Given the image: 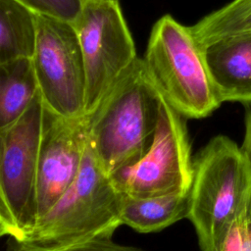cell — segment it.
I'll list each match as a JSON object with an SVG mask.
<instances>
[{
	"instance_id": "cell-15",
	"label": "cell",
	"mask_w": 251,
	"mask_h": 251,
	"mask_svg": "<svg viewBox=\"0 0 251 251\" xmlns=\"http://www.w3.org/2000/svg\"><path fill=\"white\" fill-rule=\"evenodd\" d=\"M36 15H44L73 23L84 0H14Z\"/></svg>"
},
{
	"instance_id": "cell-11",
	"label": "cell",
	"mask_w": 251,
	"mask_h": 251,
	"mask_svg": "<svg viewBox=\"0 0 251 251\" xmlns=\"http://www.w3.org/2000/svg\"><path fill=\"white\" fill-rule=\"evenodd\" d=\"M190 190L156 197H131L122 193L120 219L135 231H160L175 223L187 219Z\"/></svg>"
},
{
	"instance_id": "cell-2",
	"label": "cell",
	"mask_w": 251,
	"mask_h": 251,
	"mask_svg": "<svg viewBox=\"0 0 251 251\" xmlns=\"http://www.w3.org/2000/svg\"><path fill=\"white\" fill-rule=\"evenodd\" d=\"M159 106L160 93L138 58L97 108L85 116L89 143L110 177L146 152L155 133Z\"/></svg>"
},
{
	"instance_id": "cell-1",
	"label": "cell",
	"mask_w": 251,
	"mask_h": 251,
	"mask_svg": "<svg viewBox=\"0 0 251 251\" xmlns=\"http://www.w3.org/2000/svg\"><path fill=\"white\" fill-rule=\"evenodd\" d=\"M251 212V168L225 135L213 137L193 160L189 212L200 251H222L232 226Z\"/></svg>"
},
{
	"instance_id": "cell-14",
	"label": "cell",
	"mask_w": 251,
	"mask_h": 251,
	"mask_svg": "<svg viewBox=\"0 0 251 251\" xmlns=\"http://www.w3.org/2000/svg\"><path fill=\"white\" fill-rule=\"evenodd\" d=\"M190 29L202 47L221 38L251 32V0H231L206 15Z\"/></svg>"
},
{
	"instance_id": "cell-3",
	"label": "cell",
	"mask_w": 251,
	"mask_h": 251,
	"mask_svg": "<svg viewBox=\"0 0 251 251\" xmlns=\"http://www.w3.org/2000/svg\"><path fill=\"white\" fill-rule=\"evenodd\" d=\"M121 196L87 140L76 177L20 242L30 248L50 251L96 237L113 236L122 226Z\"/></svg>"
},
{
	"instance_id": "cell-16",
	"label": "cell",
	"mask_w": 251,
	"mask_h": 251,
	"mask_svg": "<svg viewBox=\"0 0 251 251\" xmlns=\"http://www.w3.org/2000/svg\"><path fill=\"white\" fill-rule=\"evenodd\" d=\"M7 251H44L30 248L11 237L7 241ZM50 251H145L139 247L121 244L113 240V236H101L67 248Z\"/></svg>"
},
{
	"instance_id": "cell-10",
	"label": "cell",
	"mask_w": 251,
	"mask_h": 251,
	"mask_svg": "<svg viewBox=\"0 0 251 251\" xmlns=\"http://www.w3.org/2000/svg\"><path fill=\"white\" fill-rule=\"evenodd\" d=\"M202 48L221 102L251 103V32L221 38Z\"/></svg>"
},
{
	"instance_id": "cell-9",
	"label": "cell",
	"mask_w": 251,
	"mask_h": 251,
	"mask_svg": "<svg viewBox=\"0 0 251 251\" xmlns=\"http://www.w3.org/2000/svg\"><path fill=\"white\" fill-rule=\"evenodd\" d=\"M87 140L88 126L85 116L63 118L44 107L35 187V224L76 177Z\"/></svg>"
},
{
	"instance_id": "cell-12",
	"label": "cell",
	"mask_w": 251,
	"mask_h": 251,
	"mask_svg": "<svg viewBox=\"0 0 251 251\" xmlns=\"http://www.w3.org/2000/svg\"><path fill=\"white\" fill-rule=\"evenodd\" d=\"M39 94L31 58L0 65V128L17 122Z\"/></svg>"
},
{
	"instance_id": "cell-4",
	"label": "cell",
	"mask_w": 251,
	"mask_h": 251,
	"mask_svg": "<svg viewBox=\"0 0 251 251\" xmlns=\"http://www.w3.org/2000/svg\"><path fill=\"white\" fill-rule=\"evenodd\" d=\"M142 62L156 89L182 117L205 118L222 104L202 46L190 26L171 15L153 25Z\"/></svg>"
},
{
	"instance_id": "cell-5",
	"label": "cell",
	"mask_w": 251,
	"mask_h": 251,
	"mask_svg": "<svg viewBox=\"0 0 251 251\" xmlns=\"http://www.w3.org/2000/svg\"><path fill=\"white\" fill-rule=\"evenodd\" d=\"M44 105L40 93L14 124L0 128V220L23 241L35 224L34 201Z\"/></svg>"
},
{
	"instance_id": "cell-19",
	"label": "cell",
	"mask_w": 251,
	"mask_h": 251,
	"mask_svg": "<svg viewBox=\"0 0 251 251\" xmlns=\"http://www.w3.org/2000/svg\"><path fill=\"white\" fill-rule=\"evenodd\" d=\"M3 236H8V232H7V229H6V227L4 226L3 223H2L1 220H0V238L3 237Z\"/></svg>"
},
{
	"instance_id": "cell-18",
	"label": "cell",
	"mask_w": 251,
	"mask_h": 251,
	"mask_svg": "<svg viewBox=\"0 0 251 251\" xmlns=\"http://www.w3.org/2000/svg\"><path fill=\"white\" fill-rule=\"evenodd\" d=\"M245 105L247 106L245 113V133L240 148L251 168V103Z\"/></svg>"
},
{
	"instance_id": "cell-6",
	"label": "cell",
	"mask_w": 251,
	"mask_h": 251,
	"mask_svg": "<svg viewBox=\"0 0 251 251\" xmlns=\"http://www.w3.org/2000/svg\"><path fill=\"white\" fill-rule=\"evenodd\" d=\"M73 25L84 63L88 116L138 57L118 0H85Z\"/></svg>"
},
{
	"instance_id": "cell-8",
	"label": "cell",
	"mask_w": 251,
	"mask_h": 251,
	"mask_svg": "<svg viewBox=\"0 0 251 251\" xmlns=\"http://www.w3.org/2000/svg\"><path fill=\"white\" fill-rule=\"evenodd\" d=\"M31 57L44 107L63 118L84 116L86 79L73 23L36 15Z\"/></svg>"
},
{
	"instance_id": "cell-20",
	"label": "cell",
	"mask_w": 251,
	"mask_h": 251,
	"mask_svg": "<svg viewBox=\"0 0 251 251\" xmlns=\"http://www.w3.org/2000/svg\"><path fill=\"white\" fill-rule=\"evenodd\" d=\"M84 1H85V0H84Z\"/></svg>"
},
{
	"instance_id": "cell-7",
	"label": "cell",
	"mask_w": 251,
	"mask_h": 251,
	"mask_svg": "<svg viewBox=\"0 0 251 251\" xmlns=\"http://www.w3.org/2000/svg\"><path fill=\"white\" fill-rule=\"evenodd\" d=\"M183 118L160 94L153 140L143 156L112 176L117 188L131 197H156L187 192L193 160Z\"/></svg>"
},
{
	"instance_id": "cell-13",
	"label": "cell",
	"mask_w": 251,
	"mask_h": 251,
	"mask_svg": "<svg viewBox=\"0 0 251 251\" xmlns=\"http://www.w3.org/2000/svg\"><path fill=\"white\" fill-rule=\"evenodd\" d=\"M36 17L14 0H0V65L31 58L34 50Z\"/></svg>"
},
{
	"instance_id": "cell-17",
	"label": "cell",
	"mask_w": 251,
	"mask_h": 251,
	"mask_svg": "<svg viewBox=\"0 0 251 251\" xmlns=\"http://www.w3.org/2000/svg\"><path fill=\"white\" fill-rule=\"evenodd\" d=\"M222 251H251V212L232 226Z\"/></svg>"
}]
</instances>
